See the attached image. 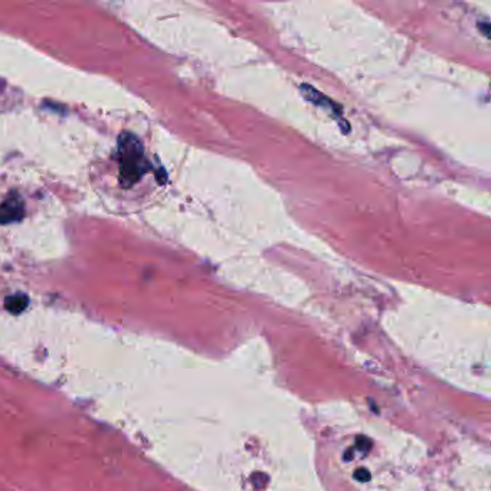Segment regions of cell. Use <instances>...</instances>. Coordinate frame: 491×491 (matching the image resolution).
I'll list each match as a JSON object with an SVG mask.
<instances>
[{
	"label": "cell",
	"mask_w": 491,
	"mask_h": 491,
	"mask_svg": "<svg viewBox=\"0 0 491 491\" xmlns=\"http://www.w3.org/2000/svg\"><path fill=\"white\" fill-rule=\"evenodd\" d=\"M120 170L121 177L126 179L128 185L137 182L144 173V159H143V150L142 143L137 137L131 136V134H124L120 137Z\"/></svg>",
	"instance_id": "6da1fadb"
},
{
	"label": "cell",
	"mask_w": 491,
	"mask_h": 491,
	"mask_svg": "<svg viewBox=\"0 0 491 491\" xmlns=\"http://www.w3.org/2000/svg\"><path fill=\"white\" fill-rule=\"evenodd\" d=\"M22 215H24V211H22V204L19 202L17 197L9 199L8 202L0 206V222L2 223L19 220Z\"/></svg>",
	"instance_id": "7a4b0ae2"
},
{
	"label": "cell",
	"mask_w": 491,
	"mask_h": 491,
	"mask_svg": "<svg viewBox=\"0 0 491 491\" xmlns=\"http://www.w3.org/2000/svg\"><path fill=\"white\" fill-rule=\"evenodd\" d=\"M28 297L24 294H15L6 299L5 301V307L8 311L13 312V315H19V312L24 311L28 307Z\"/></svg>",
	"instance_id": "3957f363"
},
{
	"label": "cell",
	"mask_w": 491,
	"mask_h": 491,
	"mask_svg": "<svg viewBox=\"0 0 491 491\" xmlns=\"http://www.w3.org/2000/svg\"><path fill=\"white\" fill-rule=\"evenodd\" d=\"M354 476H356V478L359 480V481H368V480L370 478V474H369V471H366V470H357V471L354 473Z\"/></svg>",
	"instance_id": "277c9868"
}]
</instances>
